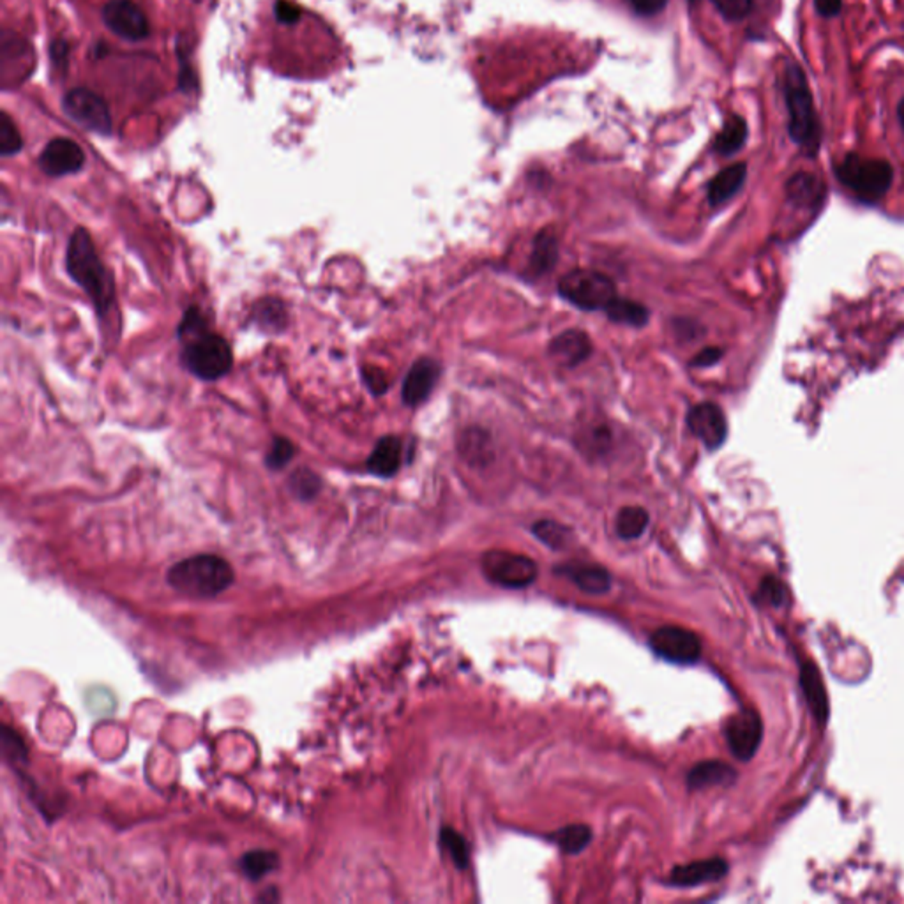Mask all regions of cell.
<instances>
[{
  "label": "cell",
  "mask_w": 904,
  "mask_h": 904,
  "mask_svg": "<svg viewBox=\"0 0 904 904\" xmlns=\"http://www.w3.org/2000/svg\"><path fill=\"white\" fill-rule=\"evenodd\" d=\"M688 424L710 451L719 449L728 436L726 417L715 403H700L693 406L688 415Z\"/></svg>",
  "instance_id": "obj_13"
},
{
  "label": "cell",
  "mask_w": 904,
  "mask_h": 904,
  "mask_svg": "<svg viewBox=\"0 0 904 904\" xmlns=\"http://www.w3.org/2000/svg\"><path fill=\"white\" fill-rule=\"evenodd\" d=\"M239 866L242 869V873L249 878V880H262L265 875L273 873L274 869H278L280 866V857L278 853L274 851H269V850H253V851H248L240 860H239Z\"/></svg>",
  "instance_id": "obj_26"
},
{
  "label": "cell",
  "mask_w": 904,
  "mask_h": 904,
  "mask_svg": "<svg viewBox=\"0 0 904 904\" xmlns=\"http://www.w3.org/2000/svg\"><path fill=\"white\" fill-rule=\"evenodd\" d=\"M592 354V343L587 332L578 329H569L557 336L550 343V355L569 368H574L585 362Z\"/></svg>",
  "instance_id": "obj_16"
},
{
  "label": "cell",
  "mask_w": 904,
  "mask_h": 904,
  "mask_svg": "<svg viewBox=\"0 0 904 904\" xmlns=\"http://www.w3.org/2000/svg\"><path fill=\"white\" fill-rule=\"evenodd\" d=\"M403 445L398 436H384L368 458V470L379 477H393L402 467Z\"/></svg>",
  "instance_id": "obj_18"
},
{
  "label": "cell",
  "mask_w": 904,
  "mask_h": 904,
  "mask_svg": "<svg viewBox=\"0 0 904 904\" xmlns=\"http://www.w3.org/2000/svg\"><path fill=\"white\" fill-rule=\"evenodd\" d=\"M550 839L553 843H557L560 846V850L566 853H580L590 844L592 830H590V827L582 825V823L567 825V827L560 828L558 832H555Z\"/></svg>",
  "instance_id": "obj_28"
},
{
  "label": "cell",
  "mask_w": 904,
  "mask_h": 904,
  "mask_svg": "<svg viewBox=\"0 0 904 904\" xmlns=\"http://www.w3.org/2000/svg\"><path fill=\"white\" fill-rule=\"evenodd\" d=\"M483 571L497 585L523 589L537 578V566L525 555L509 551H490L483 557Z\"/></svg>",
  "instance_id": "obj_8"
},
{
  "label": "cell",
  "mask_w": 904,
  "mask_h": 904,
  "mask_svg": "<svg viewBox=\"0 0 904 904\" xmlns=\"http://www.w3.org/2000/svg\"><path fill=\"white\" fill-rule=\"evenodd\" d=\"M801 686L804 691L805 702L809 704L814 719L818 722L825 724L828 719V713H830L827 688H825L821 672L810 661L801 664Z\"/></svg>",
  "instance_id": "obj_17"
},
{
  "label": "cell",
  "mask_w": 904,
  "mask_h": 904,
  "mask_svg": "<svg viewBox=\"0 0 904 904\" xmlns=\"http://www.w3.org/2000/svg\"><path fill=\"white\" fill-rule=\"evenodd\" d=\"M101 23L118 39L142 43L151 37L152 25L138 0H106L100 7Z\"/></svg>",
  "instance_id": "obj_7"
},
{
  "label": "cell",
  "mask_w": 904,
  "mask_h": 904,
  "mask_svg": "<svg viewBox=\"0 0 904 904\" xmlns=\"http://www.w3.org/2000/svg\"><path fill=\"white\" fill-rule=\"evenodd\" d=\"M814 7L823 18H832L841 12L843 0H814Z\"/></svg>",
  "instance_id": "obj_41"
},
{
  "label": "cell",
  "mask_w": 904,
  "mask_h": 904,
  "mask_svg": "<svg viewBox=\"0 0 904 904\" xmlns=\"http://www.w3.org/2000/svg\"><path fill=\"white\" fill-rule=\"evenodd\" d=\"M735 778L737 770L731 765L719 760H710L702 761L691 769V772L688 774V786L691 790H704L710 786L733 783Z\"/></svg>",
  "instance_id": "obj_20"
},
{
  "label": "cell",
  "mask_w": 904,
  "mask_h": 904,
  "mask_svg": "<svg viewBox=\"0 0 904 904\" xmlns=\"http://www.w3.org/2000/svg\"><path fill=\"white\" fill-rule=\"evenodd\" d=\"M23 142L20 136L18 127L14 126L12 118L2 111L0 113V154L2 156H14L20 152Z\"/></svg>",
  "instance_id": "obj_33"
},
{
  "label": "cell",
  "mask_w": 904,
  "mask_h": 904,
  "mask_svg": "<svg viewBox=\"0 0 904 904\" xmlns=\"http://www.w3.org/2000/svg\"><path fill=\"white\" fill-rule=\"evenodd\" d=\"M758 598L765 603L772 604V606H783V604L788 601V590L786 587L781 583L779 578H774V576H767L761 585H760V590H758Z\"/></svg>",
  "instance_id": "obj_35"
},
{
  "label": "cell",
  "mask_w": 904,
  "mask_h": 904,
  "mask_svg": "<svg viewBox=\"0 0 904 904\" xmlns=\"http://www.w3.org/2000/svg\"><path fill=\"white\" fill-rule=\"evenodd\" d=\"M837 179L860 200L875 203L885 197L894 181V168L885 159L848 154L835 167Z\"/></svg>",
  "instance_id": "obj_4"
},
{
  "label": "cell",
  "mask_w": 904,
  "mask_h": 904,
  "mask_svg": "<svg viewBox=\"0 0 904 904\" xmlns=\"http://www.w3.org/2000/svg\"><path fill=\"white\" fill-rule=\"evenodd\" d=\"M440 846L449 853L458 869H465L470 860V850L465 837L451 827L440 830Z\"/></svg>",
  "instance_id": "obj_30"
},
{
  "label": "cell",
  "mask_w": 904,
  "mask_h": 904,
  "mask_svg": "<svg viewBox=\"0 0 904 904\" xmlns=\"http://www.w3.org/2000/svg\"><path fill=\"white\" fill-rule=\"evenodd\" d=\"M726 742L733 756L740 761H749L758 753L763 738V722L756 710H742L729 717L724 728Z\"/></svg>",
  "instance_id": "obj_11"
},
{
  "label": "cell",
  "mask_w": 904,
  "mask_h": 904,
  "mask_svg": "<svg viewBox=\"0 0 904 904\" xmlns=\"http://www.w3.org/2000/svg\"><path fill=\"white\" fill-rule=\"evenodd\" d=\"M86 163L82 147L71 138H55L48 142L39 156V168L50 177L77 174Z\"/></svg>",
  "instance_id": "obj_12"
},
{
  "label": "cell",
  "mask_w": 904,
  "mask_h": 904,
  "mask_svg": "<svg viewBox=\"0 0 904 904\" xmlns=\"http://www.w3.org/2000/svg\"><path fill=\"white\" fill-rule=\"evenodd\" d=\"M747 175L745 163H737L719 172L708 186V200L712 205H721L729 200L744 184Z\"/></svg>",
  "instance_id": "obj_21"
},
{
  "label": "cell",
  "mask_w": 904,
  "mask_h": 904,
  "mask_svg": "<svg viewBox=\"0 0 904 904\" xmlns=\"http://www.w3.org/2000/svg\"><path fill=\"white\" fill-rule=\"evenodd\" d=\"M560 296L585 311L606 309L616 297L615 283L598 271L576 269L567 273L558 283Z\"/></svg>",
  "instance_id": "obj_6"
},
{
  "label": "cell",
  "mask_w": 904,
  "mask_h": 904,
  "mask_svg": "<svg viewBox=\"0 0 904 904\" xmlns=\"http://www.w3.org/2000/svg\"><path fill=\"white\" fill-rule=\"evenodd\" d=\"M362 377H364V382L366 386L375 393V395H382L386 393V389L389 387V382H387V377L377 370V368H364L362 370Z\"/></svg>",
  "instance_id": "obj_38"
},
{
  "label": "cell",
  "mask_w": 904,
  "mask_h": 904,
  "mask_svg": "<svg viewBox=\"0 0 904 904\" xmlns=\"http://www.w3.org/2000/svg\"><path fill=\"white\" fill-rule=\"evenodd\" d=\"M557 573L571 578L587 594H594V596L604 594L611 587V576L601 566L567 564V566L557 569Z\"/></svg>",
  "instance_id": "obj_19"
},
{
  "label": "cell",
  "mask_w": 904,
  "mask_h": 904,
  "mask_svg": "<svg viewBox=\"0 0 904 904\" xmlns=\"http://www.w3.org/2000/svg\"><path fill=\"white\" fill-rule=\"evenodd\" d=\"M650 516L643 507H623L616 516V533L622 539H638L648 526Z\"/></svg>",
  "instance_id": "obj_27"
},
{
  "label": "cell",
  "mask_w": 904,
  "mask_h": 904,
  "mask_svg": "<svg viewBox=\"0 0 904 904\" xmlns=\"http://www.w3.org/2000/svg\"><path fill=\"white\" fill-rule=\"evenodd\" d=\"M611 322L631 325V327H643L648 322V309L636 301L615 297L604 309Z\"/></svg>",
  "instance_id": "obj_25"
},
{
  "label": "cell",
  "mask_w": 904,
  "mask_h": 904,
  "mask_svg": "<svg viewBox=\"0 0 904 904\" xmlns=\"http://www.w3.org/2000/svg\"><path fill=\"white\" fill-rule=\"evenodd\" d=\"M66 267L69 278L84 289L94 302L98 313L104 316L115 301V287L110 273L102 265L91 233L86 228H77L68 242Z\"/></svg>",
  "instance_id": "obj_1"
},
{
  "label": "cell",
  "mask_w": 904,
  "mask_h": 904,
  "mask_svg": "<svg viewBox=\"0 0 904 904\" xmlns=\"http://www.w3.org/2000/svg\"><path fill=\"white\" fill-rule=\"evenodd\" d=\"M783 93L788 108L790 136L809 156H814L821 145V129L804 71L795 62L786 64Z\"/></svg>",
  "instance_id": "obj_3"
},
{
  "label": "cell",
  "mask_w": 904,
  "mask_h": 904,
  "mask_svg": "<svg viewBox=\"0 0 904 904\" xmlns=\"http://www.w3.org/2000/svg\"><path fill=\"white\" fill-rule=\"evenodd\" d=\"M289 486H290V492L299 501L307 502V501H313L322 492V479L307 468H299L297 472L292 474Z\"/></svg>",
  "instance_id": "obj_32"
},
{
  "label": "cell",
  "mask_w": 904,
  "mask_h": 904,
  "mask_svg": "<svg viewBox=\"0 0 904 904\" xmlns=\"http://www.w3.org/2000/svg\"><path fill=\"white\" fill-rule=\"evenodd\" d=\"M745 140H747V124H745V120L742 117H738V115H731L726 120V124L721 129V133L717 134L713 149L721 156H731V154L738 152L744 147Z\"/></svg>",
  "instance_id": "obj_24"
},
{
  "label": "cell",
  "mask_w": 904,
  "mask_h": 904,
  "mask_svg": "<svg viewBox=\"0 0 904 904\" xmlns=\"http://www.w3.org/2000/svg\"><path fill=\"white\" fill-rule=\"evenodd\" d=\"M728 873V864L722 859H704L691 864L677 866L670 873V885L673 887H696L708 882H717Z\"/></svg>",
  "instance_id": "obj_15"
},
{
  "label": "cell",
  "mask_w": 904,
  "mask_h": 904,
  "mask_svg": "<svg viewBox=\"0 0 904 904\" xmlns=\"http://www.w3.org/2000/svg\"><path fill=\"white\" fill-rule=\"evenodd\" d=\"M558 260V242L551 232H541L533 240L530 269L535 276L550 273Z\"/></svg>",
  "instance_id": "obj_23"
},
{
  "label": "cell",
  "mask_w": 904,
  "mask_h": 904,
  "mask_svg": "<svg viewBox=\"0 0 904 904\" xmlns=\"http://www.w3.org/2000/svg\"><path fill=\"white\" fill-rule=\"evenodd\" d=\"M712 4L728 21H740L753 11L754 0H712Z\"/></svg>",
  "instance_id": "obj_36"
},
{
  "label": "cell",
  "mask_w": 904,
  "mask_h": 904,
  "mask_svg": "<svg viewBox=\"0 0 904 904\" xmlns=\"http://www.w3.org/2000/svg\"><path fill=\"white\" fill-rule=\"evenodd\" d=\"M255 322L269 332H280L287 325V311L283 302L278 299H265L257 304Z\"/></svg>",
  "instance_id": "obj_29"
},
{
  "label": "cell",
  "mask_w": 904,
  "mask_h": 904,
  "mask_svg": "<svg viewBox=\"0 0 904 904\" xmlns=\"http://www.w3.org/2000/svg\"><path fill=\"white\" fill-rule=\"evenodd\" d=\"M183 362L200 380H219L232 371L233 352L224 338L205 330L190 338Z\"/></svg>",
  "instance_id": "obj_5"
},
{
  "label": "cell",
  "mask_w": 904,
  "mask_h": 904,
  "mask_svg": "<svg viewBox=\"0 0 904 904\" xmlns=\"http://www.w3.org/2000/svg\"><path fill=\"white\" fill-rule=\"evenodd\" d=\"M786 195L795 205L814 207L823 199L825 186L816 175L799 172L786 183Z\"/></svg>",
  "instance_id": "obj_22"
},
{
  "label": "cell",
  "mask_w": 904,
  "mask_h": 904,
  "mask_svg": "<svg viewBox=\"0 0 904 904\" xmlns=\"http://www.w3.org/2000/svg\"><path fill=\"white\" fill-rule=\"evenodd\" d=\"M62 104H64L66 113L75 122H78L82 127L91 129L94 133H101V134L111 133L113 122H111L110 108L104 100L100 98L96 93H93L91 89H86V87L71 89L64 96Z\"/></svg>",
  "instance_id": "obj_10"
},
{
  "label": "cell",
  "mask_w": 904,
  "mask_h": 904,
  "mask_svg": "<svg viewBox=\"0 0 904 904\" xmlns=\"http://www.w3.org/2000/svg\"><path fill=\"white\" fill-rule=\"evenodd\" d=\"M898 118H900V122H901V126H903L904 129V98L900 101V104H898Z\"/></svg>",
  "instance_id": "obj_42"
},
{
  "label": "cell",
  "mask_w": 904,
  "mask_h": 904,
  "mask_svg": "<svg viewBox=\"0 0 904 904\" xmlns=\"http://www.w3.org/2000/svg\"><path fill=\"white\" fill-rule=\"evenodd\" d=\"M207 327H205V320L200 314V311L197 307H190L181 322V327H179V336L181 338H193L200 332H205Z\"/></svg>",
  "instance_id": "obj_37"
},
{
  "label": "cell",
  "mask_w": 904,
  "mask_h": 904,
  "mask_svg": "<svg viewBox=\"0 0 904 904\" xmlns=\"http://www.w3.org/2000/svg\"><path fill=\"white\" fill-rule=\"evenodd\" d=\"M167 580L179 594L193 599H210L232 587L235 573L224 558L203 553L177 562L168 571Z\"/></svg>",
  "instance_id": "obj_2"
},
{
  "label": "cell",
  "mask_w": 904,
  "mask_h": 904,
  "mask_svg": "<svg viewBox=\"0 0 904 904\" xmlns=\"http://www.w3.org/2000/svg\"><path fill=\"white\" fill-rule=\"evenodd\" d=\"M652 650L675 664H695L702 656V641L684 627H661L650 636Z\"/></svg>",
  "instance_id": "obj_9"
},
{
  "label": "cell",
  "mask_w": 904,
  "mask_h": 904,
  "mask_svg": "<svg viewBox=\"0 0 904 904\" xmlns=\"http://www.w3.org/2000/svg\"><path fill=\"white\" fill-rule=\"evenodd\" d=\"M629 2L634 7V11L643 16H654L661 12L668 4V0H629Z\"/></svg>",
  "instance_id": "obj_39"
},
{
  "label": "cell",
  "mask_w": 904,
  "mask_h": 904,
  "mask_svg": "<svg viewBox=\"0 0 904 904\" xmlns=\"http://www.w3.org/2000/svg\"><path fill=\"white\" fill-rule=\"evenodd\" d=\"M691 2H695V0H691Z\"/></svg>",
  "instance_id": "obj_43"
},
{
  "label": "cell",
  "mask_w": 904,
  "mask_h": 904,
  "mask_svg": "<svg viewBox=\"0 0 904 904\" xmlns=\"http://www.w3.org/2000/svg\"><path fill=\"white\" fill-rule=\"evenodd\" d=\"M438 379H440V364L436 361L433 359L417 361L410 368L403 382V402L408 406H417L426 402L431 391L435 389Z\"/></svg>",
  "instance_id": "obj_14"
},
{
  "label": "cell",
  "mask_w": 904,
  "mask_h": 904,
  "mask_svg": "<svg viewBox=\"0 0 904 904\" xmlns=\"http://www.w3.org/2000/svg\"><path fill=\"white\" fill-rule=\"evenodd\" d=\"M532 532L541 542L553 550L564 548L571 541V530L557 521H537Z\"/></svg>",
  "instance_id": "obj_31"
},
{
  "label": "cell",
  "mask_w": 904,
  "mask_h": 904,
  "mask_svg": "<svg viewBox=\"0 0 904 904\" xmlns=\"http://www.w3.org/2000/svg\"><path fill=\"white\" fill-rule=\"evenodd\" d=\"M721 357H722V350H721V348H715V346L704 348L698 355H695V357H693L691 366H696V368H706V366L715 364Z\"/></svg>",
  "instance_id": "obj_40"
},
{
  "label": "cell",
  "mask_w": 904,
  "mask_h": 904,
  "mask_svg": "<svg viewBox=\"0 0 904 904\" xmlns=\"http://www.w3.org/2000/svg\"><path fill=\"white\" fill-rule=\"evenodd\" d=\"M296 454V447L294 444L289 440V438H283V436H276L273 440V445H271V451L267 452V458H265V465L271 468V470H281L285 468L292 458Z\"/></svg>",
  "instance_id": "obj_34"
}]
</instances>
